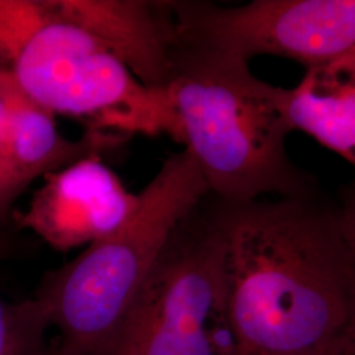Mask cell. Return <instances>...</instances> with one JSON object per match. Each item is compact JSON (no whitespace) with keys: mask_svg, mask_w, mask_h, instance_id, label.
Returning a JSON list of instances; mask_svg holds the SVG:
<instances>
[{"mask_svg":"<svg viewBox=\"0 0 355 355\" xmlns=\"http://www.w3.org/2000/svg\"><path fill=\"white\" fill-rule=\"evenodd\" d=\"M337 208L343 234L355 255V186L350 184L343 191Z\"/></svg>","mask_w":355,"mask_h":355,"instance_id":"obj_13","label":"cell"},{"mask_svg":"<svg viewBox=\"0 0 355 355\" xmlns=\"http://www.w3.org/2000/svg\"><path fill=\"white\" fill-rule=\"evenodd\" d=\"M218 202L241 355H318L355 329V255L337 202L321 190Z\"/></svg>","mask_w":355,"mask_h":355,"instance_id":"obj_1","label":"cell"},{"mask_svg":"<svg viewBox=\"0 0 355 355\" xmlns=\"http://www.w3.org/2000/svg\"><path fill=\"white\" fill-rule=\"evenodd\" d=\"M124 136L87 129L79 140H69L57 129L54 114L16 87L10 123L0 146V228L13 202L37 178L78 161L112 152Z\"/></svg>","mask_w":355,"mask_h":355,"instance_id":"obj_9","label":"cell"},{"mask_svg":"<svg viewBox=\"0 0 355 355\" xmlns=\"http://www.w3.org/2000/svg\"><path fill=\"white\" fill-rule=\"evenodd\" d=\"M16 87L17 83L11 73H0V146L7 133Z\"/></svg>","mask_w":355,"mask_h":355,"instance_id":"obj_14","label":"cell"},{"mask_svg":"<svg viewBox=\"0 0 355 355\" xmlns=\"http://www.w3.org/2000/svg\"><path fill=\"white\" fill-rule=\"evenodd\" d=\"M51 20L48 0H0V73H11L28 41Z\"/></svg>","mask_w":355,"mask_h":355,"instance_id":"obj_12","label":"cell"},{"mask_svg":"<svg viewBox=\"0 0 355 355\" xmlns=\"http://www.w3.org/2000/svg\"><path fill=\"white\" fill-rule=\"evenodd\" d=\"M140 203L114 170L94 155L44 177L26 211L13 212L19 228L58 252L99 241L121 227Z\"/></svg>","mask_w":355,"mask_h":355,"instance_id":"obj_7","label":"cell"},{"mask_svg":"<svg viewBox=\"0 0 355 355\" xmlns=\"http://www.w3.org/2000/svg\"><path fill=\"white\" fill-rule=\"evenodd\" d=\"M171 1L180 40L246 62L275 55L306 69L355 51V0Z\"/></svg>","mask_w":355,"mask_h":355,"instance_id":"obj_6","label":"cell"},{"mask_svg":"<svg viewBox=\"0 0 355 355\" xmlns=\"http://www.w3.org/2000/svg\"><path fill=\"white\" fill-rule=\"evenodd\" d=\"M318 355H355V329Z\"/></svg>","mask_w":355,"mask_h":355,"instance_id":"obj_15","label":"cell"},{"mask_svg":"<svg viewBox=\"0 0 355 355\" xmlns=\"http://www.w3.org/2000/svg\"><path fill=\"white\" fill-rule=\"evenodd\" d=\"M108 355H241L229 313L220 202L175 229Z\"/></svg>","mask_w":355,"mask_h":355,"instance_id":"obj_4","label":"cell"},{"mask_svg":"<svg viewBox=\"0 0 355 355\" xmlns=\"http://www.w3.org/2000/svg\"><path fill=\"white\" fill-rule=\"evenodd\" d=\"M11 74L29 99L51 114L87 120L89 130L174 137L166 89L145 87L99 40L53 15Z\"/></svg>","mask_w":355,"mask_h":355,"instance_id":"obj_5","label":"cell"},{"mask_svg":"<svg viewBox=\"0 0 355 355\" xmlns=\"http://www.w3.org/2000/svg\"><path fill=\"white\" fill-rule=\"evenodd\" d=\"M208 193L190 153L170 155L121 227L45 275L35 297L60 333L61 354L108 355L178 225Z\"/></svg>","mask_w":355,"mask_h":355,"instance_id":"obj_3","label":"cell"},{"mask_svg":"<svg viewBox=\"0 0 355 355\" xmlns=\"http://www.w3.org/2000/svg\"><path fill=\"white\" fill-rule=\"evenodd\" d=\"M53 17L99 40L145 87L165 91L179 45L173 1L48 0Z\"/></svg>","mask_w":355,"mask_h":355,"instance_id":"obj_8","label":"cell"},{"mask_svg":"<svg viewBox=\"0 0 355 355\" xmlns=\"http://www.w3.org/2000/svg\"><path fill=\"white\" fill-rule=\"evenodd\" d=\"M51 355H64V354H61V353H60V352H58V350H57V349H55V347H54V349H51Z\"/></svg>","mask_w":355,"mask_h":355,"instance_id":"obj_17","label":"cell"},{"mask_svg":"<svg viewBox=\"0 0 355 355\" xmlns=\"http://www.w3.org/2000/svg\"><path fill=\"white\" fill-rule=\"evenodd\" d=\"M51 321L36 297L7 302L0 297V355H51Z\"/></svg>","mask_w":355,"mask_h":355,"instance_id":"obj_11","label":"cell"},{"mask_svg":"<svg viewBox=\"0 0 355 355\" xmlns=\"http://www.w3.org/2000/svg\"><path fill=\"white\" fill-rule=\"evenodd\" d=\"M280 105L291 132L311 136L353 167L355 186V51L306 67L295 87H282Z\"/></svg>","mask_w":355,"mask_h":355,"instance_id":"obj_10","label":"cell"},{"mask_svg":"<svg viewBox=\"0 0 355 355\" xmlns=\"http://www.w3.org/2000/svg\"><path fill=\"white\" fill-rule=\"evenodd\" d=\"M8 249H10V245H8L7 236H6L3 228H0V259H3L6 257Z\"/></svg>","mask_w":355,"mask_h":355,"instance_id":"obj_16","label":"cell"},{"mask_svg":"<svg viewBox=\"0 0 355 355\" xmlns=\"http://www.w3.org/2000/svg\"><path fill=\"white\" fill-rule=\"evenodd\" d=\"M280 91L241 58L179 41L166 87L173 140L190 153L217 199L248 203L267 193L296 198L320 190L287 153L291 129Z\"/></svg>","mask_w":355,"mask_h":355,"instance_id":"obj_2","label":"cell"}]
</instances>
